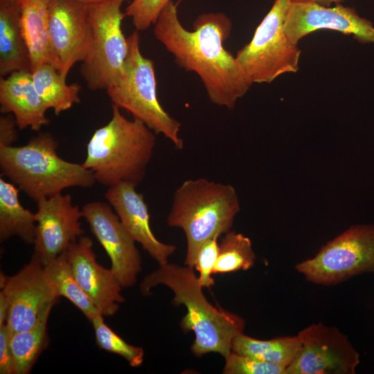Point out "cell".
<instances>
[{
	"mask_svg": "<svg viewBox=\"0 0 374 374\" xmlns=\"http://www.w3.org/2000/svg\"><path fill=\"white\" fill-rule=\"evenodd\" d=\"M301 348L298 336L260 340L244 335H237L231 344V352L287 368Z\"/></svg>",
	"mask_w": 374,
	"mask_h": 374,
	"instance_id": "22",
	"label": "cell"
},
{
	"mask_svg": "<svg viewBox=\"0 0 374 374\" xmlns=\"http://www.w3.org/2000/svg\"><path fill=\"white\" fill-rule=\"evenodd\" d=\"M295 269L308 281L325 286L374 274V224L350 226Z\"/></svg>",
	"mask_w": 374,
	"mask_h": 374,
	"instance_id": "9",
	"label": "cell"
},
{
	"mask_svg": "<svg viewBox=\"0 0 374 374\" xmlns=\"http://www.w3.org/2000/svg\"><path fill=\"white\" fill-rule=\"evenodd\" d=\"M172 0H132L125 15L131 18L136 30L143 31L157 21L164 8Z\"/></svg>",
	"mask_w": 374,
	"mask_h": 374,
	"instance_id": "29",
	"label": "cell"
},
{
	"mask_svg": "<svg viewBox=\"0 0 374 374\" xmlns=\"http://www.w3.org/2000/svg\"><path fill=\"white\" fill-rule=\"evenodd\" d=\"M128 51L122 71L107 89L113 105L129 112L155 134H161L177 150L184 147L179 136L181 123L161 105L157 95L153 62L140 48L138 30L128 37Z\"/></svg>",
	"mask_w": 374,
	"mask_h": 374,
	"instance_id": "6",
	"label": "cell"
},
{
	"mask_svg": "<svg viewBox=\"0 0 374 374\" xmlns=\"http://www.w3.org/2000/svg\"><path fill=\"white\" fill-rule=\"evenodd\" d=\"M256 254L251 240L240 233L229 231L219 244L213 274L246 271L255 263Z\"/></svg>",
	"mask_w": 374,
	"mask_h": 374,
	"instance_id": "26",
	"label": "cell"
},
{
	"mask_svg": "<svg viewBox=\"0 0 374 374\" xmlns=\"http://www.w3.org/2000/svg\"><path fill=\"white\" fill-rule=\"evenodd\" d=\"M22 35L28 51L30 72L53 65L49 33V0H18Z\"/></svg>",
	"mask_w": 374,
	"mask_h": 374,
	"instance_id": "19",
	"label": "cell"
},
{
	"mask_svg": "<svg viewBox=\"0 0 374 374\" xmlns=\"http://www.w3.org/2000/svg\"><path fill=\"white\" fill-rule=\"evenodd\" d=\"M1 112L12 114L18 127L33 131L50 123L46 116L48 110L38 94L30 71H15L0 79Z\"/></svg>",
	"mask_w": 374,
	"mask_h": 374,
	"instance_id": "18",
	"label": "cell"
},
{
	"mask_svg": "<svg viewBox=\"0 0 374 374\" xmlns=\"http://www.w3.org/2000/svg\"><path fill=\"white\" fill-rule=\"evenodd\" d=\"M52 308L42 314L30 328L12 332L10 339L13 374L29 373L38 357L48 344L47 322Z\"/></svg>",
	"mask_w": 374,
	"mask_h": 374,
	"instance_id": "24",
	"label": "cell"
},
{
	"mask_svg": "<svg viewBox=\"0 0 374 374\" xmlns=\"http://www.w3.org/2000/svg\"><path fill=\"white\" fill-rule=\"evenodd\" d=\"M136 186L132 183L121 182L109 186L105 197L130 235L159 265H165L177 247L163 243L155 237L150 225L148 206L143 195L136 191Z\"/></svg>",
	"mask_w": 374,
	"mask_h": 374,
	"instance_id": "17",
	"label": "cell"
},
{
	"mask_svg": "<svg viewBox=\"0 0 374 374\" xmlns=\"http://www.w3.org/2000/svg\"><path fill=\"white\" fill-rule=\"evenodd\" d=\"M294 44L307 35L319 30H332L352 35L362 44H374V26L356 10L339 3L327 7L312 2L291 1L284 26Z\"/></svg>",
	"mask_w": 374,
	"mask_h": 374,
	"instance_id": "15",
	"label": "cell"
},
{
	"mask_svg": "<svg viewBox=\"0 0 374 374\" xmlns=\"http://www.w3.org/2000/svg\"><path fill=\"white\" fill-rule=\"evenodd\" d=\"M82 217L111 260V269L123 288L133 286L141 270V257L135 240L117 214L105 202H91L82 208Z\"/></svg>",
	"mask_w": 374,
	"mask_h": 374,
	"instance_id": "14",
	"label": "cell"
},
{
	"mask_svg": "<svg viewBox=\"0 0 374 374\" xmlns=\"http://www.w3.org/2000/svg\"><path fill=\"white\" fill-rule=\"evenodd\" d=\"M0 279L1 291L9 303L6 323L12 332L33 327L59 298L44 266L33 257L17 274L8 276L1 273Z\"/></svg>",
	"mask_w": 374,
	"mask_h": 374,
	"instance_id": "11",
	"label": "cell"
},
{
	"mask_svg": "<svg viewBox=\"0 0 374 374\" xmlns=\"http://www.w3.org/2000/svg\"><path fill=\"white\" fill-rule=\"evenodd\" d=\"M57 146L51 133L42 132L24 145L0 147L1 171L36 202L68 188L92 186L93 172L61 158Z\"/></svg>",
	"mask_w": 374,
	"mask_h": 374,
	"instance_id": "5",
	"label": "cell"
},
{
	"mask_svg": "<svg viewBox=\"0 0 374 374\" xmlns=\"http://www.w3.org/2000/svg\"><path fill=\"white\" fill-rule=\"evenodd\" d=\"M74 1H80L87 4H93V3L104 2L108 0H74Z\"/></svg>",
	"mask_w": 374,
	"mask_h": 374,
	"instance_id": "35",
	"label": "cell"
},
{
	"mask_svg": "<svg viewBox=\"0 0 374 374\" xmlns=\"http://www.w3.org/2000/svg\"><path fill=\"white\" fill-rule=\"evenodd\" d=\"M66 252L77 282L99 312L103 317L114 315L125 301L123 287L111 268L97 262L90 238L80 236Z\"/></svg>",
	"mask_w": 374,
	"mask_h": 374,
	"instance_id": "16",
	"label": "cell"
},
{
	"mask_svg": "<svg viewBox=\"0 0 374 374\" xmlns=\"http://www.w3.org/2000/svg\"><path fill=\"white\" fill-rule=\"evenodd\" d=\"M301 348L285 374H355L359 354L335 326L312 323L297 335Z\"/></svg>",
	"mask_w": 374,
	"mask_h": 374,
	"instance_id": "10",
	"label": "cell"
},
{
	"mask_svg": "<svg viewBox=\"0 0 374 374\" xmlns=\"http://www.w3.org/2000/svg\"><path fill=\"white\" fill-rule=\"evenodd\" d=\"M90 322L100 348L123 357L132 367H138L143 364V349L128 344L118 336L104 322L101 314H96Z\"/></svg>",
	"mask_w": 374,
	"mask_h": 374,
	"instance_id": "27",
	"label": "cell"
},
{
	"mask_svg": "<svg viewBox=\"0 0 374 374\" xmlns=\"http://www.w3.org/2000/svg\"><path fill=\"white\" fill-rule=\"evenodd\" d=\"M240 211L239 197L232 185L203 177L184 181L174 192L166 219L169 226L184 233V264L194 267L204 243L231 231Z\"/></svg>",
	"mask_w": 374,
	"mask_h": 374,
	"instance_id": "4",
	"label": "cell"
},
{
	"mask_svg": "<svg viewBox=\"0 0 374 374\" xmlns=\"http://www.w3.org/2000/svg\"><path fill=\"white\" fill-rule=\"evenodd\" d=\"M44 269L58 297L70 301L89 321L100 314L77 282L66 251L50 261Z\"/></svg>",
	"mask_w": 374,
	"mask_h": 374,
	"instance_id": "25",
	"label": "cell"
},
{
	"mask_svg": "<svg viewBox=\"0 0 374 374\" xmlns=\"http://www.w3.org/2000/svg\"><path fill=\"white\" fill-rule=\"evenodd\" d=\"M155 145L152 130L137 119L129 120L113 105L110 121L89 141L82 165L103 185L129 182L137 186L145 177Z\"/></svg>",
	"mask_w": 374,
	"mask_h": 374,
	"instance_id": "3",
	"label": "cell"
},
{
	"mask_svg": "<svg viewBox=\"0 0 374 374\" xmlns=\"http://www.w3.org/2000/svg\"><path fill=\"white\" fill-rule=\"evenodd\" d=\"M291 0H275L251 42L235 58L252 84L270 83L299 70L301 50L286 35L284 26Z\"/></svg>",
	"mask_w": 374,
	"mask_h": 374,
	"instance_id": "7",
	"label": "cell"
},
{
	"mask_svg": "<svg viewBox=\"0 0 374 374\" xmlns=\"http://www.w3.org/2000/svg\"><path fill=\"white\" fill-rule=\"evenodd\" d=\"M12 331L6 323L0 326V373L13 374L12 359L10 346Z\"/></svg>",
	"mask_w": 374,
	"mask_h": 374,
	"instance_id": "31",
	"label": "cell"
},
{
	"mask_svg": "<svg viewBox=\"0 0 374 374\" xmlns=\"http://www.w3.org/2000/svg\"><path fill=\"white\" fill-rule=\"evenodd\" d=\"M9 312V303L4 293L0 292V326L6 323Z\"/></svg>",
	"mask_w": 374,
	"mask_h": 374,
	"instance_id": "33",
	"label": "cell"
},
{
	"mask_svg": "<svg viewBox=\"0 0 374 374\" xmlns=\"http://www.w3.org/2000/svg\"><path fill=\"white\" fill-rule=\"evenodd\" d=\"M17 123L10 113L3 114L0 117V147L11 146L18 138Z\"/></svg>",
	"mask_w": 374,
	"mask_h": 374,
	"instance_id": "32",
	"label": "cell"
},
{
	"mask_svg": "<svg viewBox=\"0 0 374 374\" xmlns=\"http://www.w3.org/2000/svg\"><path fill=\"white\" fill-rule=\"evenodd\" d=\"M224 358V374H285V367L233 352Z\"/></svg>",
	"mask_w": 374,
	"mask_h": 374,
	"instance_id": "28",
	"label": "cell"
},
{
	"mask_svg": "<svg viewBox=\"0 0 374 374\" xmlns=\"http://www.w3.org/2000/svg\"><path fill=\"white\" fill-rule=\"evenodd\" d=\"M125 1L108 0L88 6L91 39L80 73L91 90H106L122 71L128 51L127 38L121 27Z\"/></svg>",
	"mask_w": 374,
	"mask_h": 374,
	"instance_id": "8",
	"label": "cell"
},
{
	"mask_svg": "<svg viewBox=\"0 0 374 374\" xmlns=\"http://www.w3.org/2000/svg\"><path fill=\"white\" fill-rule=\"evenodd\" d=\"M218 238L219 236H215L204 243L194 264V268L199 272V283L203 288H210L215 284L212 274L218 256Z\"/></svg>",
	"mask_w": 374,
	"mask_h": 374,
	"instance_id": "30",
	"label": "cell"
},
{
	"mask_svg": "<svg viewBox=\"0 0 374 374\" xmlns=\"http://www.w3.org/2000/svg\"><path fill=\"white\" fill-rule=\"evenodd\" d=\"M231 19L222 12L199 15L193 30L181 23L177 4L170 1L154 24V35L176 63L201 79L209 100L215 105L233 109L252 83L227 51L223 42L231 34Z\"/></svg>",
	"mask_w": 374,
	"mask_h": 374,
	"instance_id": "1",
	"label": "cell"
},
{
	"mask_svg": "<svg viewBox=\"0 0 374 374\" xmlns=\"http://www.w3.org/2000/svg\"><path fill=\"white\" fill-rule=\"evenodd\" d=\"M37 204L33 258L44 267L83 235L82 213L70 195L59 193Z\"/></svg>",
	"mask_w": 374,
	"mask_h": 374,
	"instance_id": "13",
	"label": "cell"
},
{
	"mask_svg": "<svg viewBox=\"0 0 374 374\" xmlns=\"http://www.w3.org/2000/svg\"><path fill=\"white\" fill-rule=\"evenodd\" d=\"M30 72L27 46L20 24L18 0H0V76L15 71Z\"/></svg>",
	"mask_w": 374,
	"mask_h": 374,
	"instance_id": "20",
	"label": "cell"
},
{
	"mask_svg": "<svg viewBox=\"0 0 374 374\" xmlns=\"http://www.w3.org/2000/svg\"><path fill=\"white\" fill-rule=\"evenodd\" d=\"M295 1H304V2H312L321 6L330 7L332 3L336 4L340 3L344 1V0H291Z\"/></svg>",
	"mask_w": 374,
	"mask_h": 374,
	"instance_id": "34",
	"label": "cell"
},
{
	"mask_svg": "<svg viewBox=\"0 0 374 374\" xmlns=\"http://www.w3.org/2000/svg\"><path fill=\"white\" fill-rule=\"evenodd\" d=\"M89 4L74 0H49V33L53 66L66 78L89 51L91 28Z\"/></svg>",
	"mask_w": 374,
	"mask_h": 374,
	"instance_id": "12",
	"label": "cell"
},
{
	"mask_svg": "<svg viewBox=\"0 0 374 374\" xmlns=\"http://www.w3.org/2000/svg\"><path fill=\"white\" fill-rule=\"evenodd\" d=\"M36 229L35 214L25 208L19 199V189L0 177V240L19 237L33 244Z\"/></svg>",
	"mask_w": 374,
	"mask_h": 374,
	"instance_id": "21",
	"label": "cell"
},
{
	"mask_svg": "<svg viewBox=\"0 0 374 374\" xmlns=\"http://www.w3.org/2000/svg\"><path fill=\"white\" fill-rule=\"evenodd\" d=\"M35 87L47 109L55 115L69 109L80 102L81 87L77 83L68 84L66 78L51 64H44L32 72Z\"/></svg>",
	"mask_w": 374,
	"mask_h": 374,
	"instance_id": "23",
	"label": "cell"
},
{
	"mask_svg": "<svg viewBox=\"0 0 374 374\" xmlns=\"http://www.w3.org/2000/svg\"><path fill=\"white\" fill-rule=\"evenodd\" d=\"M159 285L172 290L175 305L186 307L187 312L180 326L184 332H194L191 351L195 355L217 353L225 357L231 352L232 341L243 332L245 321L208 301L194 267L169 262L159 265L145 276L140 283V290L143 294H148L152 288Z\"/></svg>",
	"mask_w": 374,
	"mask_h": 374,
	"instance_id": "2",
	"label": "cell"
}]
</instances>
